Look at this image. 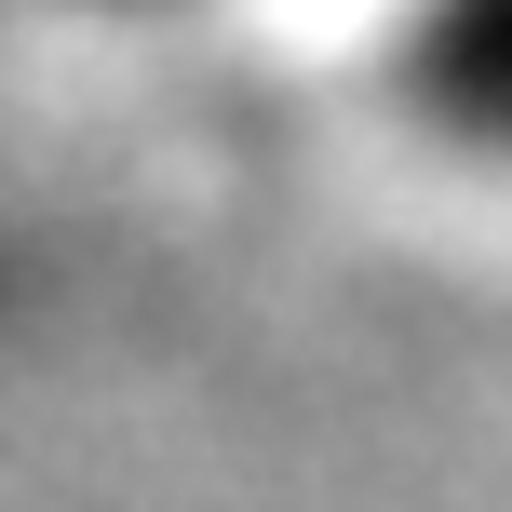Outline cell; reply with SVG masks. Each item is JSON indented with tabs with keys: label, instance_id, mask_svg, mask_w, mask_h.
<instances>
[{
	"label": "cell",
	"instance_id": "6da1fadb",
	"mask_svg": "<svg viewBox=\"0 0 512 512\" xmlns=\"http://www.w3.org/2000/svg\"><path fill=\"white\" fill-rule=\"evenodd\" d=\"M445 95H459L472 122H512V0H472V14L445 27Z\"/></svg>",
	"mask_w": 512,
	"mask_h": 512
}]
</instances>
